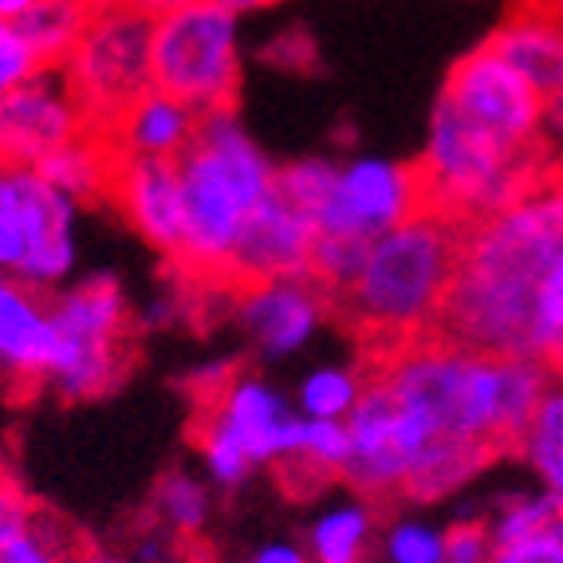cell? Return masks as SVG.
<instances>
[{"label":"cell","instance_id":"6da1fadb","mask_svg":"<svg viewBox=\"0 0 563 563\" xmlns=\"http://www.w3.org/2000/svg\"><path fill=\"white\" fill-rule=\"evenodd\" d=\"M438 335L563 371V178L461 229Z\"/></svg>","mask_w":563,"mask_h":563},{"label":"cell","instance_id":"7a4b0ae2","mask_svg":"<svg viewBox=\"0 0 563 563\" xmlns=\"http://www.w3.org/2000/svg\"><path fill=\"white\" fill-rule=\"evenodd\" d=\"M366 375L410 410L433 442L517 453L555 371L532 358L488 355L450 335H426L366 355Z\"/></svg>","mask_w":563,"mask_h":563},{"label":"cell","instance_id":"3957f363","mask_svg":"<svg viewBox=\"0 0 563 563\" xmlns=\"http://www.w3.org/2000/svg\"><path fill=\"white\" fill-rule=\"evenodd\" d=\"M461 229L450 217L422 209L371 241L358 276L335 296V311L371 355L438 335L457 276Z\"/></svg>","mask_w":563,"mask_h":563},{"label":"cell","instance_id":"277c9868","mask_svg":"<svg viewBox=\"0 0 563 563\" xmlns=\"http://www.w3.org/2000/svg\"><path fill=\"white\" fill-rule=\"evenodd\" d=\"M181 229L178 268L189 280L229 288V264L256 209L273 198L276 162L249 134L236 111L201 114V126L178 158Z\"/></svg>","mask_w":563,"mask_h":563},{"label":"cell","instance_id":"5b68a950","mask_svg":"<svg viewBox=\"0 0 563 563\" xmlns=\"http://www.w3.org/2000/svg\"><path fill=\"white\" fill-rule=\"evenodd\" d=\"M303 413L280 386L253 371H233L213 395L201 398L194 445L209 485L236 488L261 465L288 470L300 450Z\"/></svg>","mask_w":563,"mask_h":563},{"label":"cell","instance_id":"8992f818","mask_svg":"<svg viewBox=\"0 0 563 563\" xmlns=\"http://www.w3.org/2000/svg\"><path fill=\"white\" fill-rule=\"evenodd\" d=\"M56 366L47 386L64 402H95L111 395L131 363L134 311L126 288L111 273L84 276L52 296Z\"/></svg>","mask_w":563,"mask_h":563},{"label":"cell","instance_id":"52a82bcc","mask_svg":"<svg viewBox=\"0 0 563 563\" xmlns=\"http://www.w3.org/2000/svg\"><path fill=\"white\" fill-rule=\"evenodd\" d=\"M154 91H166L198 114L236 111L241 91V16L213 0L154 20Z\"/></svg>","mask_w":563,"mask_h":563},{"label":"cell","instance_id":"ba28073f","mask_svg":"<svg viewBox=\"0 0 563 563\" xmlns=\"http://www.w3.org/2000/svg\"><path fill=\"white\" fill-rule=\"evenodd\" d=\"M151 47V16H142L126 0H91V16L59 71L95 134L111 131L119 114L154 87Z\"/></svg>","mask_w":563,"mask_h":563},{"label":"cell","instance_id":"9c48e42d","mask_svg":"<svg viewBox=\"0 0 563 563\" xmlns=\"http://www.w3.org/2000/svg\"><path fill=\"white\" fill-rule=\"evenodd\" d=\"M79 206L29 166H0V276L52 291L79 261Z\"/></svg>","mask_w":563,"mask_h":563},{"label":"cell","instance_id":"30bf717a","mask_svg":"<svg viewBox=\"0 0 563 563\" xmlns=\"http://www.w3.org/2000/svg\"><path fill=\"white\" fill-rule=\"evenodd\" d=\"M438 103L512 151H552L544 134L548 103L488 44L450 67Z\"/></svg>","mask_w":563,"mask_h":563},{"label":"cell","instance_id":"8fae6325","mask_svg":"<svg viewBox=\"0 0 563 563\" xmlns=\"http://www.w3.org/2000/svg\"><path fill=\"white\" fill-rule=\"evenodd\" d=\"M422 209V181H418L413 162L358 154V158L339 162L328 201L316 213V225H320V236L371 244Z\"/></svg>","mask_w":563,"mask_h":563},{"label":"cell","instance_id":"7c38bea8","mask_svg":"<svg viewBox=\"0 0 563 563\" xmlns=\"http://www.w3.org/2000/svg\"><path fill=\"white\" fill-rule=\"evenodd\" d=\"M91 122L59 67H40L0 103V166L36 169L47 154L87 139Z\"/></svg>","mask_w":563,"mask_h":563},{"label":"cell","instance_id":"4fadbf2b","mask_svg":"<svg viewBox=\"0 0 563 563\" xmlns=\"http://www.w3.org/2000/svg\"><path fill=\"white\" fill-rule=\"evenodd\" d=\"M233 311L261 358H291L320 335L335 300L311 276L300 280H261L233 288Z\"/></svg>","mask_w":563,"mask_h":563},{"label":"cell","instance_id":"5bb4252c","mask_svg":"<svg viewBox=\"0 0 563 563\" xmlns=\"http://www.w3.org/2000/svg\"><path fill=\"white\" fill-rule=\"evenodd\" d=\"M320 241L316 217L284 201L273 189V198L256 209L244 229L229 264V291L261 280H300L311 276V253Z\"/></svg>","mask_w":563,"mask_h":563},{"label":"cell","instance_id":"9a60e30c","mask_svg":"<svg viewBox=\"0 0 563 563\" xmlns=\"http://www.w3.org/2000/svg\"><path fill=\"white\" fill-rule=\"evenodd\" d=\"M107 201H114V209L126 217V225L151 249H158L169 261H178L181 229H186L178 162L122 158V154H114Z\"/></svg>","mask_w":563,"mask_h":563},{"label":"cell","instance_id":"2e32d148","mask_svg":"<svg viewBox=\"0 0 563 563\" xmlns=\"http://www.w3.org/2000/svg\"><path fill=\"white\" fill-rule=\"evenodd\" d=\"M52 366H56L52 296L0 276V375L24 390H36L47 386Z\"/></svg>","mask_w":563,"mask_h":563},{"label":"cell","instance_id":"e0dca14e","mask_svg":"<svg viewBox=\"0 0 563 563\" xmlns=\"http://www.w3.org/2000/svg\"><path fill=\"white\" fill-rule=\"evenodd\" d=\"M201 114L189 111L181 99L166 91H146L119 114L111 131L103 134L111 151L122 158H154V162H178L189 151V142L198 134Z\"/></svg>","mask_w":563,"mask_h":563},{"label":"cell","instance_id":"ac0fdd59","mask_svg":"<svg viewBox=\"0 0 563 563\" xmlns=\"http://www.w3.org/2000/svg\"><path fill=\"white\" fill-rule=\"evenodd\" d=\"M544 103L563 95V20L520 4L512 16L485 40Z\"/></svg>","mask_w":563,"mask_h":563},{"label":"cell","instance_id":"d6986e66","mask_svg":"<svg viewBox=\"0 0 563 563\" xmlns=\"http://www.w3.org/2000/svg\"><path fill=\"white\" fill-rule=\"evenodd\" d=\"M84 548L64 520L0 481V563H79Z\"/></svg>","mask_w":563,"mask_h":563},{"label":"cell","instance_id":"ffe728a7","mask_svg":"<svg viewBox=\"0 0 563 563\" xmlns=\"http://www.w3.org/2000/svg\"><path fill=\"white\" fill-rule=\"evenodd\" d=\"M378 517L375 505L363 497H351L343 505L323 508L308 525L303 552L311 563H363L375 548Z\"/></svg>","mask_w":563,"mask_h":563},{"label":"cell","instance_id":"44dd1931","mask_svg":"<svg viewBox=\"0 0 563 563\" xmlns=\"http://www.w3.org/2000/svg\"><path fill=\"white\" fill-rule=\"evenodd\" d=\"M111 169H114V151L103 134H87V139L71 142L64 151L47 154L36 166V174L56 186L64 198H71L76 206L95 198H107V186H111Z\"/></svg>","mask_w":563,"mask_h":563},{"label":"cell","instance_id":"7402d4cb","mask_svg":"<svg viewBox=\"0 0 563 563\" xmlns=\"http://www.w3.org/2000/svg\"><path fill=\"white\" fill-rule=\"evenodd\" d=\"M209 517H213V493L201 477L186 470H169L158 477L151 493V525L169 532L174 540L189 544L206 532Z\"/></svg>","mask_w":563,"mask_h":563},{"label":"cell","instance_id":"603a6c76","mask_svg":"<svg viewBox=\"0 0 563 563\" xmlns=\"http://www.w3.org/2000/svg\"><path fill=\"white\" fill-rule=\"evenodd\" d=\"M517 453L536 473L540 488H548L552 497L563 500V375H555L552 386L544 390Z\"/></svg>","mask_w":563,"mask_h":563},{"label":"cell","instance_id":"cb8c5ba5","mask_svg":"<svg viewBox=\"0 0 563 563\" xmlns=\"http://www.w3.org/2000/svg\"><path fill=\"white\" fill-rule=\"evenodd\" d=\"M87 16H91V0H36L32 12L16 20V29L29 40L40 67H64Z\"/></svg>","mask_w":563,"mask_h":563},{"label":"cell","instance_id":"d4e9b609","mask_svg":"<svg viewBox=\"0 0 563 563\" xmlns=\"http://www.w3.org/2000/svg\"><path fill=\"white\" fill-rule=\"evenodd\" d=\"M366 386V363H323L311 366L296 386V410L311 422H347Z\"/></svg>","mask_w":563,"mask_h":563},{"label":"cell","instance_id":"484cf974","mask_svg":"<svg viewBox=\"0 0 563 563\" xmlns=\"http://www.w3.org/2000/svg\"><path fill=\"white\" fill-rule=\"evenodd\" d=\"M493 548L525 540V536L548 532V528H563V500L552 497L548 488H528V493H508L493 517L485 520Z\"/></svg>","mask_w":563,"mask_h":563},{"label":"cell","instance_id":"4316f807","mask_svg":"<svg viewBox=\"0 0 563 563\" xmlns=\"http://www.w3.org/2000/svg\"><path fill=\"white\" fill-rule=\"evenodd\" d=\"M383 563H445V525L426 517H398L383 532Z\"/></svg>","mask_w":563,"mask_h":563},{"label":"cell","instance_id":"83f0119b","mask_svg":"<svg viewBox=\"0 0 563 563\" xmlns=\"http://www.w3.org/2000/svg\"><path fill=\"white\" fill-rule=\"evenodd\" d=\"M335 169H339V162L316 158V154H311V158H291V162H284V166H276V194H280L284 201H291L296 209L316 217L331 194Z\"/></svg>","mask_w":563,"mask_h":563},{"label":"cell","instance_id":"f1b7e54d","mask_svg":"<svg viewBox=\"0 0 563 563\" xmlns=\"http://www.w3.org/2000/svg\"><path fill=\"white\" fill-rule=\"evenodd\" d=\"M366 249H371V244L343 241V236H320V241H316V253H311V280L335 300L339 291L358 276Z\"/></svg>","mask_w":563,"mask_h":563},{"label":"cell","instance_id":"f546056e","mask_svg":"<svg viewBox=\"0 0 563 563\" xmlns=\"http://www.w3.org/2000/svg\"><path fill=\"white\" fill-rule=\"evenodd\" d=\"M40 71V59L32 56L29 40L20 36L12 20H0V103L16 91L20 84H29Z\"/></svg>","mask_w":563,"mask_h":563},{"label":"cell","instance_id":"4dcf8cb0","mask_svg":"<svg viewBox=\"0 0 563 563\" xmlns=\"http://www.w3.org/2000/svg\"><path fill=\"white\" fill-rule=\"evenodd\" d=\"M493 555V536L485 520H453L445 525V563H488Z\"/></svg>","mask_w":563,"mask_h":563},{"label":"cell","instance_id":"1f68e13d","mask_svg":"<svg viewBox=\"0 0 563 563\" xmlns=\"http://www.w3.org/2000/svg\"><path fill=\"white\" fill-rule=\"evenodd\" d=\"M488 563H563V528L525 536L512 544H497Z\"/></svg>","mask_w":563,"mask_h":563},{"label":"cell","instance_id":"d6a6232c","mask_svg":"<svg viewBox=\"0 0 563 563\" xmlns=\"http://www.w3.org/2000/svg\"><path fill=\"white\" fill-rule=\"evenodd\" d=\"M186 548H189V544L174 540L169 532H162V528L146 525L139 536H134L131 560H134V563H181V552H186Z\"/></svg>","mask_w":563,"mask_h":563},{"label":"cell","instance_id":"836d02e7","mask_svg":"<svg viewBox=\"0 0 563 563\" xmlns=\"http://www.w3.org/2000/svg\"><path fill=\"white\" fill-rule=\"evenodd\" d=\"M244 563H311L308 552L300 544H288V540H273V544H261L256 552L244 555Z\"/></svg>","mask_w":563,"mask_h":563},{"label":"cell","instance_id":"e575fe53","mask_svg":"<svg viewBox=\"0 0 563 563\" xmlns=\"http://www.w3.org/2000/svg\"><path fill=\"white\" fill-rule=\"evenodd\" d=\"M131 9H139L142 16H151V20H162L169 16V12H178L186 9V4H194V0H126Z\"/></svg>","mask_w":563,"mask_h":563},{"label":"cell","instance_id":"d590c367","mask_svg":"<svg viewBox=\"0 0 563 563\" xmlns=\"http://www.w3.org/2000/svg\"><path fill=\"white\" fill-rule=\"evenodd\" d=\"M79 563H134L131 555H114V552H103V548H84Z\"/></svg>","mask_w":563,"mask_h":563},{"label":"cell","instance_id":"8d00e7d4","mask_svg":"<svg viewBox=\"0 0 563 563\" xmlns=\"http://www.w3.org/2000/svg\"><path fill=\"white\" fill-rule=\"evenodd\" d=\"M32 4H36V0H0V20H12V24H16L24 12H32Z\"/></svg>","mask_w":563,"mask_h":563},{"label":"cell","instance_id":"74e56055","mask_svg":"<svg viewBox=\"0 0 563 563\" xmlns=\"http://www.w3.org/2000/svg\"><path fill=\"white\" fill-rule=\"evenodd\" d=\"M213 4H221V9H229V12H256V9H268V4H276V0H213Z\"/></svg>","mask_w":563,"mask_h":563},{"label":"cell","instance_id":"f35d334b","mask_svg":"<svg viewBox=\"0 0 563 563\" xmlns=\"http://www.w3.org/2000/svg\"><path fill=\"white\" fill-rule=\"evenodd\" d=\"M520 4H528V9H540V12H548V16L563 20V0H520Z\"/></svg>","mask_w":563,"mask_h":563},{"label":"cell","instance_id":"ab89813d","mask_svg":"<svg viewBox=\"0 0 563 563\" xmlns=\"http://www.w3.org/2000/svg\"><path fill=\"white\" fill-rule=\"evenodd\" d=\"M555 174H560V178H563V151L555 154Z\"/></svg>","mask_w":563,"mask_h":563},{"label":"cell","instance_id":"60d3db41","mask_svg":"<svg viewBox=\"0 0 563 563\" xmlns=\"http://www.w3.org/2000/svg\"><path fill=\"white\" fill-rule=\"evenodd\" d=\"M560 375H563V371H560Z\"/></svg>","mask_w":563,"mask_h":563}]
</instances>
